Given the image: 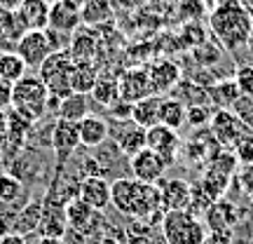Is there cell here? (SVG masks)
Returning <instances> with one entry per match:
<instances>
[{
  "label": "cell",
  "mask_w": 253,
  "mask_h": 244,
  "mask_svg": "<svg viewBox=\"0 0 253 244\" xmlns=\"http://www.w3.org/2000/svg\"><path fill=\"white\" fill-rule=\"evenodd\" d=\"M91 99L96 101L103 108H113L120 101V82L118 75H110V73H101L94 90H91Z\"/></svg>",
  "instance_id": "603a6c76"
},
{
  "label": "cell",
  "mask_w": 253,
  "mask_h": 244,
  "mask_svg": "<svg viewBox=\"0 0 253 244\" xmlns=\"http://www.w3.org/2000/svg\"><path fill=\"white\" fill-rule=\"evenodd\" d=\"M21 183L14 179V176H9V174H2L0 176V202H14L17 197H21Z\"/></svg>",
  "instance_id": "836d02e7"
},
{
  "label": "cell",
  "mask_w": 253,
  "mask_h": 244,
  "mask_svg": "<svg viewBox=\"0 0 253 244\" xmlns=\"http://www.w3.org/2000/svg\"><path fill=\"white\" fill-rule=\"evenodd\" d=\"M232 242H235L232 230H209L202 244H232Z\"/></svg>",
  "instance_id": "ab89813d"
},
{
  "label": "cell",
  "mask_w": 253,
  "mask_h": 244,
  "mask_svg": "<svg viewBox=\"0 0 253 244\" xmlns=\"http://www.w3.org/2000/svg\"><path fill=\"white\" fill-rule=\"evenodd\" d=\"M230 174H232V172H227V169H220V167L213 162V164H211V167L207 169V174L202 176V186H199V188L204 190V193H207V195L213 199V202H218V199L223 197L225 188H227Z\"/></svg>",
  "instance_id": "83f0119b"
},
{
  "label": "cell",
  "mask_w": 253,
  "mask_h": 244,
  "mask_svg": "<svg viewBox=\"0 0 253 244\" xmlns=\"http://www.w3.org/2000/svg\"><path fill=\"white\" fill-rule=\"evenodd\" d=\"M235 82H237V87H239V92H242V97L253 99V66L251 63H244V66L237 68Z\"/></svg>",
  "instance_id": "8d00e7d4"
},
{
  "label": "cell",
  "mask_w": 253,
  "mask_h": 244,
  "mask_svg": "<svg viewBox=\"0 0 253 244\" xmlns=\"http://www.w3.org/2000/svg\"><path fill=\"white\" fill-rule=\"evenodd\" d=\"M209 99H211V103H216L218 108L230 110L242 99V92L237 87L235 78H223V80H218L216 85L209 87Z\"/></svg>",
  "instance_id": "cb8c5ba5"
},
{
  "label": "cell",
  "mask_w": 253,
  "mask_h": 244,
  "mask_svg": "<svg viewBox=\"0 0 253 244\" xmlns=\"http://www.w3.org/2000/svg\"><path fill=\"white\" fill-rule=\"evenodd\" d=\"M251 14H253V12H251Z\"/></svg>",
  "instance_id": "816d5d0a"
},
{
  "label": "cell",
  "mask_w": 253,
  "mask_h": 244,
  "mask_svg": "<svg viewBox=\"0 0 253 244\" xmlns=\"http://www.w3.org/2000/svg\"><path fill=\"white\" fill-rule=\"evenodd\" d=\"M160 125L178 132L183 125H188V106L173 97H164L162 108H160Z\"/></svg>",
  "instance_id": "484cf974"
},
{
  "label": "cell",
  "mask_w": 253,
  "mask_h": 244,
  "mask_svg": "<svg viewBox=\"0 0 253 244\" xmlns=\"http://www.w3.org/2000/svg\"><path fill=\"white\" fill-rule=\"evenodd\" d=\"M82 5H78L75 0H52L49 5V31L63 33V36H73L80 28Z\"/></svg>",
  "instance_id": "52a82bcc"
},
{
  "label": "cell",
  "mask_w": 253,
  "mask_h": 244,
  "mask_svg": "<svg viewBox=\"0 0 253 244\" xmlns=\"http://www.w3.org/2000/svg\"><path fill=\"white\" fill-rule=\"evenodd\" d=\"M12 87H14V85L0 80V110L12 108Z\"/></svg>",
  "instance_id": "60d3db41"
},
{
  "label": "cell",
  "mask_w": 253,
  "mask_h": 244,
  "mask_svg": "<svg viewBox=\"0 0 253 244\" xmlns=\"http://www.w3.org/2000/svg\"><path fill=\"white\" fill-rule=\"evenodd\" d=\"M68 54L75 63L80 61H94L96 54V33L89 28H78L71 38V45H68Z\"/></svg>",
  "instance_id": "d6986e66"
},
{
  "label": "cell",
  "mask_w": 253,
  "mask_h": 244,
  "mask_svg": "<svg viewBox=\"0 0 253 244\" xmlns=\"http://www.w3.org/2000/svg\"><path fill=\"white\" fill-rule=\"evenodd\" d=\"M0 244H26V240H24V235H19V233H5Z\"/></svg>",
  "instance_id": "bcb514c9"
},
{
  "label": "cell",
  "mask_w": 253,
  "mask_h": 244,
  "mask_svg": "<svg viewBox=\"0 0 253 244\" xmlns=\"http://www.w3.org/2000/svg\"><path fill=\"white\" fill-rule=\"evenodd\" d=\"M178 14L185 24H195L204 14V2L202 0H178Z\"/></svg>",
  "instance_id": "e575fe53"
},
{
  "label": "cell",
  "mask_w": 253,
  "mask_h": 244,
  "mask_svg": "<svg viewBox=\"0 0 253 244\" xmlns=\"http://www.w3.org/2000/svg\"><path fill=\"white\" fill-rule=\"evenodd\" d=\"M38 230H40V235L42 237H61L66 226H63L61 218L56 216H49L42 211V216H40V223H38Z\"/></svg>",
  "instance_id": "74e56055"
},
{
  "label": "cell",
  "mask_w": 253,
  "mask_h": 244,
  "mask_svg": "<svg viewBox=\"0 0 253 244\" xmlns=\"http://www.w3.org/2000/svg\"><path fill=\"white\" fill-rule=\"evenodd\" d=\"M96 216H99V211L89 209L78 197L66 204V221H68V226H71L75 233H80V235H89L91 230H94Z\"/></svg>",
  "instance_id": "9a60e30c"
},
{
  "label": "cell",
  "mask_w": 253,
  "mask_h": 244,
  "mask_svg": "<svg viewBox=\"0 0 253 244\" xmlns=\"http://www.w3.org/2000/svg\"><path fill=\"white\" fill-rule=\"evenodd\" d=\"M120 82V101L126 106H134L145 97H150V78H148V68H129L118 78Z\"/></svg>",
  "instance_id": "ba28073f"
},
{
  "label": "cell",
  "mask_w": 253,
  "mask_h": 244,
  "mask_svg": "<svg viewBox=\"0 0 253 244\" xmlns=\"http://www.w3.org/2000/svg\"><path fill=\"white\" fill-rule=\"evenodd\" d=\"M211 127H213V134L220 144H237L242 139V125H239V118H237L232 110H223L218 108L211 118Z\"/></svg>",
  "instance_id": "2e32d148"
},
{
  "label": "cell",
  "mask_w": 253,
  "mask_h": 244,
  "mask_svg": "<svg viewBox=\"0 0 253 244\" xmlns=\"http://www.w3.org/2000/svg\"><path fill=\"white\" fill-rule=\"evenodd\" d=\"M26 0H0V12H19Z\"/></svg>",
  "instance_id": "f6af8a7d"
},
{
  "label": "cell",
  "mask_w": 253,
  "mask_h": 244,
  "mask_svg": "<svg viewBox=\"0 0 253 244\" xmlns=\"http://www.w3.org/2000/svg\"><path fill=\"white\" fill-rule=\"evenodd\" d=\"M145 141H148V148L155 150L167 162V167L176 160V155L181 150V136H178V132H173V129H169L164 125H155L150 129H145Z\"/></svg>",
  "instance_id": "9c48e42d"
},
{
  "label": "cell",
  "mask_w": 253,
  "mask_h": 244,
  "mask_svg": "<svg viewBox=\"0 0 253 244\" xmlns=\"http://www.w3.org/2000/svg\"><path fill=\"white\" fill-rule=\"evenodd\" d=\"M82 26L96 28L103 26L113 19V2L110 0H84V5L80 9Z\"/></svg>",
  "instance_id": "44dd1931"
},
{
  "label": "cell",
  "mask_w": 253,
  "mask_h": 244,
  "mask_svg": "<svg viewBox=\"0 0 253 244\" xmlns=\"http://www.w3.org/2000/svg\"><path fill=\"white\" fill-rule=\"evenodd\" d=\"M131 172H134L136 181L160 186L164 179V172H167V162L155 150L145 148V150H141L138 155L131 157Z\"/></svg>",
  "instance_id": "8fae6325"
},
{
  "label": "cell",
  "mask_w": 253,
  "mask_h": 244,
  "mask_svg": "<svg viewBox=\"0 0 253 244\" xmlns=\"http://www.w3.org/2000/svg\"><path fill=\"white\" fill-rule=\"evenodd\" d=\"M26 33L28 28L19 12H0V38H5V40L17 45Z\"/></svg>",
  "instance_id": "f546056e"
},
{
  "label": "cell",
  "mask_w": 253,
  "mask_h": 244,
  "mask_svg": "<svg viewBox=\"0 0 253 244\" xmlns=\"http://www.w3.org/2000/svg\"><path fill=\"white\" fill-rule=\"evenodd\" d=\"M24 75H26V63L14 49L12 52H0V80L14 85Z\"/></svg>",
  "instance_id": "f1b7e54d"
},
{
  "label": "cell",
  "mask_w": 253,
  "mask_h": 244,
  "mask_svg": "<svg viewBox=\"0 0 253 244\" xmlns=\"http://www.w3.org/2000/svg\"><path fill=\"white\" fill-rule=\"evenodd\" d=\"M78 199L94 211H103L110 204V183L103 176H87L78 188Z\"/></svg>",
  "instance_id": "4fadbf2b"
},
{
  "label": "cell",
  "mask_w": 253,
  "mask_h": 244,
  "mask_svg": "<svg viewBox=\"0 0 253 244\" xmlns=\"http://www.w3.org/2000/svg\"><path fill=\"white\" fill-rule=\"evenodd\" d=\"M14 52L24 59L26 68H40L47 61V56H52V43L47 31H28L17 43Z\"/></svg>",
  "instance_id": "8992f818"
},
{
  "label": "cell",
  "mask_w": 253,
  "mask_h": 244,
  "mask_svg": "<svg viewBox=\"0 0 253 244\" xmlns=\"http://www.w3.org/2000/svg\"><path fill=\"white\" fill-rule=\"evenodd\" d=\"M110 2H115L118 7L126 9V12H134V9H138V7H143L145 5V0H110Z\"/></svg>",
  "instance_id": "ee69618b"
},
{
  "label": "cell",
  "mask_w": 253,
  "mask_h": 244,
  "mask_svg": "<svg viewBox=\"0 0 253 244\" xmlns=\"http://www.w3.org/2000/svg\"><path fill=\"white\" fill-rule=\"evenodd\" d=\"M40 216H42V209H40V204H28V207L17 216L19 235H21V230H24V233H28V230L38 228V223H40Z\"/></svg>",
  "instance_id": "d6a6232c"
},
{
  "label": "cell",
  "mask_w": 253,
  "mask_h": 244,
  "mask_svg": "<svg viewBox=\"0 0 253 244\" xmlns=\"http://www.w3.org/2000/svg\"><path fill=\"white\" fill-rule=\"evenodd\" d=\"M101 244H126V233H122V230H108Z\"/></svg>",
  "instance_id": "7bdbcfd3"
},
{
  "label": "cell",
  "mask_w": 253,
  "mask_h": 244,
  "mask_svg": "<svg viewBox=\"0 0 253 244\" xmlns=\"http://www.w3.org/2000/svg\"><path fill=\"white\" fill-rule=\"evenodd\" d=\"M75 61L71 59L68 49L63 52H52V56H47V61L38 68V78L42 80V85L47 87L52 99H66L68 94H73L71 90V78Z\"/></svg>",
  "instance_id": "277c9868"
},
{
  "label": "cell",
  "mask_w": 253,
  "mask_h": 244,
  "mask_svg": "<svg viewBox=\"0 0 253 244\" xmlns=\"http://www.w3.org/2000/svg\"><path fill=\"white\" fill-rule=\"evenodd\" d=\"M237 221H239L237 207L232 202H225V199H218L216 204L207 211V226L211 230H232Z\"/></svg>",
  "instance_id": "7402d4cb"
},
{
  "label": "cell",
  "mask_w": 253,
  "mask_h": 244,
  "mask_svg": "<svg viewBox=\"0 0 253 244\" xmlns=\"http://www.w3.org/2000/svg\"><path fill=\"white\" fill-rule=\"evenodd\" d=\"M78 132H80V144L87 148H96L101 146L110 134V125L99 115H87V118L78 122Z\"/></svg>",
  "instance_id": "ac0fdd59"
},
{
  "label": "cell",
  "mask_w": 253,
  "mask_h": 244,
  "mask_svg": "<svg viewBox=\"0 0 253 244\" xmlns=\"http://www.w3.org/2000/svg\"><path fill=\"white\" fill-rule=\"evenodd\" d=\"M209 26L227 49H239L249 43L253 31V14L242 0H220L209 17Z\"/></svg>",
  "instance_id": "7a4b0ae2"
},
{
  "label": "cell",
  "mask_w": 253,
  "mask_h": 244,
  "mask_svg": "<svg viewBox=\"0 0 253 244\" xmlns=\"http://www.w3.org/2000/svg\"><path fill=\"white\" fill-rule=\"evenodd\" d=\"M162 237L167 244H202L207 237V228L195 214L185 211H169L162 221Z\"/></svg>",
  "instance_id": "5b68a950"
},
{
  "label": "cell",
  "mask_w": 253,
  "mask_h": 244,
  "mask_svg": "<svg viewBox=\"0 0 253 244\" xmlns=\"http://www.w3.org/2000/svg\"><path fill=\"white\" fill-rule=\"evenodd\" d=\"M49 92L38 75H24L12 87V108L26 122H36L47 113Z\"/></svg>",
  "instance_id": "3957f363"
},
{
  "label": "cell",
  "mask_w": 253,
  "mask_h": 244,
  "mask_svg": "<svg viewBox=\"0 0 253 244\" xmlns=\"http://www.w3.org/2000/svg\"><path fill=\"white\" fill-rule=\"evenodd\" d=\"M110 204L136 221H150L153 216L162 218L160 207V188L136 179H118L110 183Z\"/></svg>",
  "instance_id": "6da1fadb"
},
{
  "label": "cell",
  "mask_w": 253,
  "mask_h": 244,
  "mask_svg": "<svg viewBox=\"0 0 253 244\" xmlns=\"http://www.w3.org/2000/svg\"><path fill=\"white\" fill-rule=\"evenodd\" d=\"M0 240H2V233H0Z\"/></svg>",
  "instance_id": "f907efd6"
},
{
  "label": "cell",
  "mask_w": 253,
  "mask_h": 244,
  "mask_svg": "<svg viewBox=\"0 0 253 244\" xmlns=\"http://www.w3.org/2000/svg\"><path fill=\"white\" fill-rule=\"evenodd\" d=\"M59 120H68V122H82L89 115V99L84 94H68L66 99L59 101Z\"/></svg>",
  "instance_id": "4316f807"
},
{
  "label": "cell",
  "mask_w": 253,
  "mask_h": 244,
  "mask_svg": "<svg viewBox=\"0 0 253 244\" xmlns=\"http://www.w3.org/2000/svg\"><path fill=\"white\" fill-rule=\"evenodd\" d=\"M237 148H239V157L246 160V162H251L253 160V141L251 139H239V141H237Z\"/></svg>",
  "instance_id": "b9f144b4"
},
{
  "label": "cell",
  "mask_w": 253,
  "mask_h": 244,
  "mask_svg": "<svg viewBox=\"0 0 253 244\" xmlns=\"http://www.w3.org/2000/svg\"><path fill=\"white\" fill-rule=\"evenodd\" d=\"M101 71L96 68V63L94 61H80L75 63V68H73V78H71V90L75 94H91L94 90V85L99 80Z\"/></svg>",
  "instance_id": "d4e9b609"
},
{
  "label": "cell",
  "mask_w": 253,
  "mask_h": 244,
  "mask_svg": "<svg viewBox=\"0 0 253 244\" xmlns=\"http://www.w3.org/2000/svg\"><path fill=\"white\" fill-rule=\"evenodd\" d=\"M75 2H78V5H84V0H75Z\"/></svg>",
  "instance_id": "681fc988"
},
{
  "label": "cell",
  "mask_w": 253,
  "mask_h": 244,
  "mask_svg": "<svg viewBox=\"0 0 253 244\" xmlns=\"http://www.w3.org/2000/svg\"><path fill=\"white\" fill-rule=\"evenodd\" d=\"M211 118H213V115H211V108H209V106H188V125L190 127L207 125Z\"/></svg>",
  "instance_id": "f35d334b"
},
{
  "label": "cell",
  "mask_w": 253,
  "mask_h": 244,
  "mask_svg": "<svg viewBox=\"0 0 253 244\" xmlns=\"http://www.w3.org/2000/svg\"><path fill=\"white\" fill-rule=\"evenodd\" d=\"M38 244H66V242H63V237H40Z\"/></svg>",
  "instance_id": "7dc6e473"
},
{
  "label": "cell",
  "mask_w": 253,
  "mask_h": 244,
  "mask_svg": "<svg viewBox=\"0 0 253 244\" xmlns=\"http://www.w3.org/2000/svg\"><path fill=\"white\" fill-rule=\"evenodd\" d=\"M181 40H183V45L188 47V49H192V47L202 45V43L207 40V31L202 28L199 21H195V24H185L183 31H181Z\"/></svg>",
  "instance_id": "d590c367"
},
{
  "label": "cell",
  "mask_w": 253,
  "mask_h": 244,
  "mask_svg": "<svg viewBox=\"0 0 253 244\" xmlns=\"http://www.w3.org/2000/svg\"><path fill=\"white\" fill-rule=\"evenodd\" d=\"M118 146L120 150L125 155H138L141 150H145L148 148V141H145V129H141V127H131L129 132H122L118 139Z\"/></svg>",
  "instance_id": "1f68e13d"
},
{
  "label": "cell",
  "mask_w": 253,
  "mask_h": 244,
  "mask_svg": "<svg viewBox=\"0 0 253 244\" xmlns=\"http://www.w3.org/2000/svg\"><path fill=\"white\" fill-rule=\"evenodd\" d=\"M246 47H249V52L253 54V31H251V36H249V43H246Z\"/></svg>",
  "instance_id": "c3c4849f"
},
{
  "label": "cell",
  "mask_w": 253,
  "mask_h": 244,
  "mask_svg": "<svg viewBox=\"0 0 253 244\" xmlns=\"http://www.w3.org/2000/svg\"><path fill=\"white\" fill-rule=\"evenodd\" d=\"M80 146V132H78V122H68V120H56L52 127V148L59 157H68L73 150Z\"/></svg>",
  "instance_id": "5bb4252c"
},
{
  "label": "cell",
  "mask_w": 253,
  "mask_h": 244,
  "mask_svg": "<svg viewBox=\"0 0 253 244\" xmlns=\"http://www.w3.org/2000/svg\"><path fill=\"white\" fill-rule=\"evenodd\" d=\"M49 0H26L21 7H19V14L24 19L28 31H47L49 26Z\"/></svg>",
  "instance_id": "ffe728a7"
},
{
  "label": "cell",
  "mask_w": 253,
  "mask_h": 244,
  "mask_svg": "<svg viewBox=\"0 0 253 244\" xmlns=\"http://www.w3.org/2000/svg\"><path fill=\"white\" fill-rule=\"evenodd\" d=\"M190 54H192V61L199 63L202 68H211V66H216V63L223 59V49H220L218 43H213V40H209L207 38L202 45L192 47Z\"/></svg>",
  "instance_id": "4dcf8cb0"
},
{
  "label": "cell",
  "mask_w": 253,
  "mask_h": 244,
  "mask_svg": "<svg viewBox=\"0 0 253 244\" xmlns=\"http://www.w3.org/2000/svg\"><path fill=\"white\" fill-rule=\"evenodd\" d=\"M181 66L171 59H160V61H155L150 68H148V78H150V90L153 94L157 97H164V94H169L171 90L178 87V82H181Z\"/></svg>",
  "instance_id": "7c38bea8"
},
{
  "label": "cell",
  "mask_w": 253,
  "mask_h": 244,
  "mask_svg": "<svg viewBox=\"0 0 253 244\" xmlns=\"http://www.w3.org/2000/svg\"><path fill=\"white\" fill-rule=\"evenodd\" d=\"M157 188H160V207H162V214L190 209L192 186L188 181H183V179H167Z\"/></svg>",
  "instance_id": "30bf717a"
},
{
  "label": "cell",
  "mask_w": 253,
  "mask_h": 244,
  "mask_svg": "<svg viewBox=\"0 0 253 244\" xmlns=\"http://www.w3.org/2000/svg\"><path fill=\"white\" fill-rule=\"evenodd\" d=\"M162 101H164V97L150 94V97H145L143 101L134 103V106H131V120H134V125L141 127V129H150V127L160 125Z\"/></svg>",
  "instance_id": "e0dca14e"
}]
</instances>
